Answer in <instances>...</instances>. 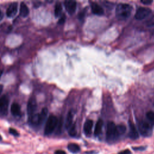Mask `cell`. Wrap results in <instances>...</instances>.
Here are the masks:
<instances>
[{"instance_id":"cell-23","label":"cell","mask_w":154,"mask_h":154,"mask_svg":"<svg viewBox=\"0 0 154 154\" xmlns=\"http://www.w3.org/2000/svg\"><path fill=\"white\" fill-rule=\"evenodd\" d=\"M8 132L10 134L15 136V137H18L19 135V132L14 128H10L9 129H8Z\"/></svg>"},{"instance_id":"cell-12","label":"cell","mask_w":154,"mask_h":154,"mask_svg":"<svg viewBox=\"0 0 154 154\" xmlns=\"http://www.w3.org/2000/svg\"><path fill=\"white\" fill-rule=\"evenodd\" d=\"M91 8L93 13L96 15H102L103 14V9L96 2H92L91 4Z\"/></svg>"},{"instance_id":"cell-5","label":"cell","mask_w":154,"mask_h":154,"mask_svg":"<svg viewBox=\"0 0 154 154\" xmlns=\"http://www.w3.org/2000/svg\"><path fill=\"white\" fill-rule=\"evenodd\" d=\"M151 13V10L147 7H139L135 14V18L138 20H142L148 16Z\"/></svg>"},{"instance_id":"cell-25","label":"cell","mask_w":154,"mask_h":154,"mask_svg":"<svg viewBox=\"0 0 154 154\" xmlns=\"http://www.w3.org/2000/svg\"><path fill=\"white\" fill-rule=\"evenodd\" d=\"M134 150H140V151H142V150H144L146 149V147H144V146H140V147H132Z\"/></svg>"},{"instance_id":"cell-26","label":"cell","mask_w":154,"mask_h":154,"mask_svg":"<svg viewBox=\"0 0 154 154\" xmlns=\"http://www.w3.org/2000/svg\"><path fill=\"white\" fill-rule=\"evenodd\" d=\"M118 154H131V152L129 149H126L120 152Z\"/></svg>"},{"instance_id":"cell-11","label":"cell","mask_w":154,"mask_h":154,"mask_svg":"<svg viewBox=\"0 0 154 154\" xmlns=\"http://www.w3.org/2000/svg\"><path fill=\"white\" fill-rule=\"evenodd\" d=\"M93 122L91 120H87L84 125V132L86 136H90L92 132Z\"/></svg>"},{"instance_id":"cell-16","label":"cell","mask_w":154,"mask_h":154,"mask_svg":"<svg viewBox=\"0 0 154 154\" xmlns=\"http://www.w3.org/2000/svg\"><path fill=\"white\" fill-rule=\"evenodd\" d=\"M103 122L102 119H99L97 122H96V124L95 125L94 128V134L95 136H98L101 134L102 130V127H103Z\"/></svg>"},{"instance_id":"cell-21","label":"cell","mask_w":154,"mask_h":154,"mask_svg":"<svg viewBox=\"0 0 154 154\" xmlns=\"http://www.w3.org/2000/svg\"><path fill=\"white\" fill-rule=\"evenodd\" d=\"M146 117L148 120L150 122L151 125H154V112L153 111H148L146 113Z\"/></svg>"},{"instance_id":"cell-10","label":"cell","mask_w":154,"mask_h":154,"mask_svg":"<svg viewBox=\"0 0 154 154\" xmlns=\"http://www.w3.org/2000/svg\"><path fill=\"white\" fill-rule=\"evenodd\" d=\"M17 12V2L11 3L6 10V14L8 17H12L16 15Z\"/></svg>"},{"instance_id":"cell-3","label":"cell","mask_w":154,"mask_h":154,"mask_svg":"<svg viewBox=\"0 0 154 154\" xmlns=\"http://www.w3.org/2000/svg\"><path fill=\"white\" fill-rule=\"evenodd\" d=\"M119 137L116 126L112 122H109L106 125V138L107 141H114Z\"/></svg>"},{"instance_id":"cell-24","label":"cell","mask_w":154,"mask_h":154,"mask_svg":"<svg viewBox=\"0 0 154 154\" xmlns=\"http://www.w3.org/2000/svg\"><path fill=\"white\" fill-rule=\"evenodd\" d=\"M62 119H61L59 121V122H58V128H57V132H60L61 130V127H62V124H63V121H62Z\"/></svg>"},{"instance_id":"cell-15","label":"cell","mask_w":154,"mask_h":154,"mask_svg":"<svg viewBox=\"0 0 154 154\" xmlns=\"http://www.w3.org/2000/svg\"><path fill=\"white\" fill-rule=\"evenodd\" d=\"M29 10L28 6L26 5L25 2H22L20 5V15L22 17H25L29 14Z\"/></svg>"},{"instance_id":"cell-29","label":"cell","mask_w":154,"mask_h":154,"mask_svg":"<svg viewBox=\"0 0 154 154\" xmlns=\"http://www.w3.org/2000/svg\"><path fill=\"white\" fill-rule=\"evenodd\" d=\"M55 154H67L66 152L62 150H57L55 152Z\"/></svg>"},{"instance_id":"cell-14","label":"cell","mask_w":154,"mask_h":154,"mask_svg":"<svg viewBox=\"0 0 154 154\" xmlns=\"http://www.w3.org/2000/svg\"><path fill=\"white\" fill-rule=\"evenodd\" d=\"M73 114L72 111H69V112L67 114L66 122H65V128L68 130L70 127L73 124Z\"/></svg>"},{"instance_id":"cell-30","label":"cell","mask_w":154,"mask_h":154,"mask_svg":"<svg viewBox=\"0 0 154 154\" xmlns=\"http://www.w3.org/2000/svg\"><path fill=\"white\" fill-rule=\"evenodd\" d=\"M34 7H38L39 5H40V2H38V1H37V2H34Z\"/></svg>"},{"instance_id":"cell-7","label":"cell","mask_w":154,"mask_h":154,"mask_svg":"<svg viewBox=\"0 0 154 154\" xmlns=\"http://www.w3.org/2000/svg\"><path fill=\"white\" fill-rule=\"evenodd\" d=\"M8 99L7 96H3L0 98V114L6 115L8 107Z\"/></svg>"},{"instance_id":"cell-19","label":"cell","mask_w":154,"mask_h":154,"mask_svg":"<svg viewBox=\"0 0 154 154\" xmlns=\"http://www.w3.org/2000/svg\"><path fill=\"white\" fill-rule=\"evenodd\" d=\"M62 11V6L60 2H57L55 5V8H54V14L55 17H58Z\"/></svg>"},{"instance_id":"cell-9","label":"cell","mask_w":154,"mask_h":154,"mask_svg":"<svg viewBox=\"0 0 154 154\" xmlns=\"http://www.w3.org/2000/svg\"><path fill=\"white\" fill-rule=\"evenodd\" d=\"M65 8L70 14H73L76 10V2L75 1H64Z\"/></svg>"},{"instance_id":"cell-34","label":"cell","mask_w":154,"mask_h":154,"mask_svg":"<svg viewBox=\"0 0 154 154\" xmlns=\"http://www.w3.org/2000/svg\"><path fill=\"white\" fill-rule=\"evenodd\" d=\"M2 140V137H1V135H0V140Z\"/></svg>"},{"instance_id":"cell-18","label":"cell","mask_w":154,"mask_h":154,"mask_svg":"<svg viewBox=\"0 0 154 154\" xmlns=\"http://www.w3.org/2000/svg\"><path fill=\"white\" fill-rule=\"evenodd\" d=\"M67 149L68 150L73 153H78L79 150H80V147L79 146V145H78L76 143H69L67 146Z\"/></svg>"},{"instance_id":"cell-31","label":"cell","mask_w":154,"mask_h":154,"mask_svg":"<svg viewBox=\"0 0 154 154\" xmlns=\"http://www.w3.org/2000/svg\"><path fill=\"white\" fill-rule=\"evenodd\" d=\"M3 17H4V14L2 11L0 10V20H1L3 19Z\"/></svg>"},{"instance_id":"cell-6","label":"cell","mask_w":154,"mask_h":154,"mask_svg":"<svg viewBox=\"0 0 154 154\" xmlns=\"http://www.w3.org/2000/svg\"><path fill=\"white\" fill-rule=\"evenodd\" d=\"M37 109V102L34 96H31L27 104V112L28 117L31 116L35 113Z\"/></svg>"},{"instance_id":"cell-33","label":"cell","mask_w":154,"mask_h":154,"mask_svg":"<svg viewBox=\"0 0 154 154\" xmlns=\"http://www.w3.org/2000/svg\"><path fill=\"white\" fill-rule=\"evenodd\" d=\"M2 74V71L1 70V71H0V78H1V76Z\"/></svg>"},{"instance_id":"cell-2","label":"cell","mask_w":154,"mask_h":154,"mask_svg":"<svg viewBox=\"0 0 154 154\" xmlns=\"http://www.w3.org/2000/svg\"><path fill=\"white\" fill-rule=\"evenodd\" d=\"M58 122V120L56 116L53 115L50 116L48 117L45 126V130H44L45 135H48L51 134L55 130V128L57 127Z\"/></svg>"},{"instance_id":"cell-20","label":"cell","mask_w":154,"mask_h":154,"mask_svg":"<svg viewBox=\"0 0 154 154\" xmlns=\"http://www.w3.org/2000/svg\"><path fill=\"white\" fill-rule=\"evenodd\" d=\"M116 128H117V134L119 136L124 134L126 131V128L123 125H119L118 126H116Z\"/></svg>"},{"instance_id":"cell-28","label":"cell","mask_w":154,"mask_h":154,"mask_svg":"<svg viewBox=\"0 0 154 154\" xmlns=\"http://www.w3.org/2000/svg\"><path fill=\"white\" fill-rule=\"evenodd\" d=\"M141 2L144 4H149L152 3L153 1H151V0H142V1H141Z\"/></svg>"},{"instance_id":"cell-8","label":"cell","mask_w":154,"mask_h":154,"mask_svg":"<svg viewBox=\"0 0 154 154\" xmlns=\"http://www.w3.org/2000/svg\"><path fill=\"white\" fill-rule=\"evenodd\" d=\"M129 137L132 140H136L138 138V132L136 128L135 125L134 123L131 122L129 121Z\"/></svg>"},{"instance_id":"cell-1","label":"cell","mask_w":154,"mask_h":154,"mask_svg":"<svg viewBox=\"0 0 154 154\" xmlns=\"http://www.w3.org/2000/svg\"><path fill=\"white\" fill-rule=\"evenodd\" d=\"M132 10V8L129 4L126 3H120L116 7V16L119 19H126L131 16Z\"/></svg>"},{"instance_id":"cell-32","label":"cell","mask_w":154,"mask_h":154,"mask_svg":"<svg viewBox=\"0 0 154 154\" xmlns=\"http://www.w3.org/2000/svg\"><path fill=\"white\" fill-rule=\"evenodd\" d=\"M2 90H3V85H0V94H1Z\"/></svg>"},{"instance_id":"cell-22","label":"cell","mask_w":154,"mask_h":154,"mask_svg":"<svg viewBox=\"0 0 154 154\" xmlns=\"http://www.w3.org/2000/svg\"><path fill=\"white\" fill-rule=\"evenodd\" d=\"M68 132L69 135L71 137H75L76 135V129L75 123H73L68 129Z\"/></svg>"},{"instance_id":"cell-27","label":"cell","mask_w":154,"mask_h":154,"mask_svg":"<svg viewBox=\"0 0 154 154\" xmlns=\"http://www.w3.org/2000/svg\"><path fill=\"white\" fill-rule=\"evenodd\" d=\"M65 19H66V17H65L64 15H63V16L60 17V19H59L58 23L59 24H63V23L65 22Z\"/></svg>"},{"instance_id":"cell-4","label":"cell","mask_w":154,"mask_h":154,"mask_svg":"<svg viewBox=\"0 0 154 154\" xmlns=\"http://www.w3.org/2000/svg\"><path fill=\"white\" fill-rule=\"evenodd\" d=\"M138 129L141 134L144 137H149L152 133V128L151 125L144 121L139 122Z\"/></svg>"},{"instance_id":"cell-17","label":"cell","mask_w":154,"mask_h":154,"mask_svg":"<svg viewBox=\"0 0 154 154\" xmlns=\"http://www.w3.org/2000/svg\"><path fill=\"white\" fill-rule=\"evenodd\" d=\"M48 109L47 108L45 107L43 108H42L40 113L38 114V119H39V124L41 125L43 123V122L45 121V120L46 119L47 115H48Z\"/></svg>"},{"instance_id":"cell-13","label":"cell","mask_w":154,"mask_h":154,"mask_svg":"<svg viewBox=\"0 0 154 154\" xmlns=\"http://www.w3.org/2000/svg\"><path fill=\"white\" fill-rule=\"evenodd\" d=\"M11 113L14 116H20L21 115V111H20V105L14 102L11 104L10 107Z\"/></svg>"}]
</instances>
